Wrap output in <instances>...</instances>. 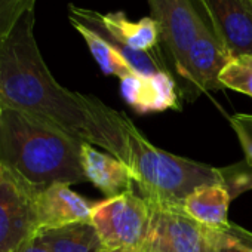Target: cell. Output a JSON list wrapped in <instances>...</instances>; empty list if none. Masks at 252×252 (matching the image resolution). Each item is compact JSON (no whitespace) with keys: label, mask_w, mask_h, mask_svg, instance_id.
I'll list each match as a JSON object with an SVG mask.
<instances>
[{"label":"cell","mask_w":252,"mask_h":252,"mask_svg":"<svg viewBox=\"0 0 252 252\" xmlns=\"http://www.w3.org/2000/svg\"><path fill=\"white\" fill-rule=\"evenodd\" d=\"M230 60L252 57V0H205Z\"/></svg>","instance_id":"9"},{"label":"cell","mask_w":252,"mask_h":252,"mask_svg":"<svg viewBox=\"0 0 252 252\" xmlns=\"http://www.w3.org/2000/svg\"><path fill=\"white\" fill-rule=\"evenodd\" d=\"M126 140V165L129 166L140 194L152 208H183L184 200L196 189L222 184L220 168L175 156L155 147L132 123L123 116Z\"/></svg>","instance_id":"3"},{"label":"cell","mask_w":252,"mask_h":252,"mask_svg":"<svg viewBox=\"0 0 252 252\" xmlns=\"http://www.w3.org/2000/svg\"><path fill=\"white\" fill-rule=\"evenodd\" d=\"M220 171L222 184L227 187L231 197H234L237 193L252 189V166L248 165L245 160L239 165L222 168Z\"/></svg>","instance_id":"18"},{"label":"cell","mask_w":252,"mask_h":252,"mask_svg":"<svg viewBox=\"0 0 252 252\" xmlns=\"http://www.w3.org/2000/svg\"><path fill=\"white\" fill-rule=\"evenodd\" d=\"M15 252H51L42 242L37 236L32 237L30 240H27L26 243H23Z\"/></svg>","instance_id":"22"},{"label":"cell","mask_w":252,"mask_h":252,"mask_svg":"<svg viewBox=\"0 0 252 252\" xmlns=\"http://www.w3.org/2000/svg\"><path fill=\"white\" fill-rule=\"evenodd\" d=\"M2 113H3V105H2V101H0V117H2Z\"/></svg>","instance_id":"25"},{"label":"cell","mask_w":252,"mask_h":252,"mask_svg":"<svg viewBox=\"0 0 252 252\" xmlns=\"http://www.w3.org/2000/svg\"><path fill=\"white\" fill-rule=\"evenodd\" d=\"M150 17L160 30V54L180 79L191 43L206 32H217L205 0H147Z\"/></svg>","instance_id":"4"},{"label":"cell","mask_w":252,"mask_h":252,"mask_svg":"<svg viewBox=\"0 0 252 252\" xmlns=\"http://www.w3.org/2000/svg\"><path fill=\"white\" fill-rule=\"evenodd\" d=\"M234 240V243L243 249L245 252H252V233L245 230L243 227L240 225H236L233 222H230L228 228L225 230Z\"/></svg>","instance_id":"20"},{"label":"cell","mask_w":252,"mask_h":252,"mask_svg":"<svg viewBox=\"0 0 252 252\" xmlns=\"http://www.w3.org/2000/svg\"><path fill=\"white\" fill-rule=\"evenodd\" d=\"M92 208L94 205L73 191L68 184H51L37 196L39 231L58 228L73 222L91 221Z\"/></svg>","instance_id":"10"},{"label":"cell","mask_w":252,"mask_h":252,"mask_svg":"<svg viewBox=\"0 0 252 252\" xmlns=\"http://www.w3.org/2000/svg\"><path fill=\"white\" fill-rule=\"evenodd\" d=\"M230 120V125H231V128L234 129L236 135H237V140L243 149V153H245V162L248 165L252 166V135L243 128L242 125H239L233 117H228Z\"/></svg>","instance_id":"19"},{"label":"cell","mask_w":252,"mask_h":252,"mask_svg":"<svg viewBox=\"0 0 252 252\" xmlns=\"http://www.w3.org/2000/svg\"><path fill=\"white\" fill-rule=\"evenodd\" d=\"M34 5L36 0H0V42L27 11L34 9Z\"/></svg>","instance_id":"17"},{"label":"cell","mask_w":252,"mask_h":252,"mask_svg":"<svg viewBox=\"0 0 252 252\" xmlns=\"http://www.w3.org/2000/svg\"><path fill=\"white\" fill-rule=\"evenodd\" d=\"M36 236L51 252H110L91 221L43 230Z\"/></svg>","instance_id":"14"},{"label":"cell","mask_w":252,"mask_h":252,"mask_svg":"<svg viewBox=\"0 0 252 252\" xmlns=\"http://www.w3.org/2000/svg\"><path fill=\"white\" fill-rule=\"evenodd\" d=\"M228 61L230 55L217 32H206L191 43L181 79L187 83L190 92L222 89L220 74Z\"/></svg>","instance_id":"8"},{"label":"cell","mask_w":252,"mask_h":252,"mask_svg":"<svg viewBox=\"0 0 252 252\" xmlns=\"http://www.w3.org/2000/svg\"><path fill=\"white\" fill-rule=\"evenodd\" d=\"M0 101L3 108L37 117L126 163L125 113L57 82L34 37V9L27 11L0 42Z\"/></svg>","instance_id":"1"},{"label":"cell","mask_w":252,"mask_h":252,"mask_svg":"<svg viewBox=\"0 0 252 252\" xmlns=\"http://www.w3.org/2000/svg\"><path fill=\"white\" fill-rule=\"evenodd\" d=\"M239 125H242L243 128L252 135V114H243V113H239V114H234L231 116Z\"/></svg>","instance_id":"23"},{"label":"cell","mask_w":252,"mask_h":252,"mask_svg":"<svg viewBox=\"0 0 252 252\" xmlns=\"http://www.w3.org/2000/svg\"><path fill=\"white\" fill-rule=\"evenodd\" d=\"M40 191L9 168L0 165V252H15L37 234Z\"/></svg>","instance_id":"6"},{"label":"cell","mask_w":252,"mask_h":252,"mask_svg":"<svg viewBox=\"0 0 252 252\" xmlns=\"http://www.w3.org/2000/svg\"><path fill=\"white\" fill-rule=\"evenodd\" d=\"M125 101L138 113H156L178 108L177 85L169 71L152 76L135 73L120 80Z\"/></svg>","instance_id":"11"},{"label":"cell","mask_w":252,"mask_h":252,"mask_svg":"<svg viewBox=\"0 0 252 252\" xmlns=\"http://www.w3.org/2000/svg\"><path fill=\"white\" fill-rule=\"evenodd\" d=\"M82 141L55 126L14 108L0 117V165L33 187L86 181L82 168Z\"/></svg>","instance_id":"2"},{"label":"cell","mask_w":252,"mask_h":252,"mask_svg":"<svg viewBox=\"0 0 252 252\" xmlns=\"http://www.w3.org/2000/svg\"><path fill=\"white\" fill-rule=\"evenodd\" d=\"M230 200L231 194L224 184H209L202 186L189 194L183 203V209L203 227L225 231L230 225Z\"/></svg>","instance_id":"13"},{"label":"cell","mask_w":252,"mask_h":252,"mask_svg":"<svg viewBox=\"0 0 252 252\" xmlns=\"http://www.w3.org/2000/svg\"><path fill=\"white\" fill-rule=\"evenodd\" d=\"M70 23L76 29V32L83 37L91 55L94 57V60L96 61V64L99 65L104 74L116 76L119 77V80H123L137 73L131 67V64L126 61V58L101 34H98L96 32L91 30L89 27L80 23L76 21H70Z\"/></svg>","instance_id":"15"},{"label":"cell","mask_w":252,"mask_h":252,"mask_svg":"<svg viewBox=\"0 0 252 252\" xmlns=\"http://www.w3.org/2000/svg\"><path fill=\"white\" fill-rule=\"evenodd\" d=\"M152 214V206L141 194L128 191L95 203L91 222L110 251L135 249L146 252Z\"/></svg>","instance_id":"5"},{"label":"cell","mask_w":252,"mask_h":252,"mask_svg":"<svg viewBox=\"0 0 252 252\" xmlns=\"http://www.w3.org/2000/svg\"><path fill=\"white\" fill-rule=\"evenodd\" d=\"M110 252H143V251H135V249H114Z\"/></svg>","instance_id":"24"},{"label":"cell","mask_w":252,"mask_h":252,"mask_svg":"<svg viewBox=\"0 0 252 252\" xmlns=\"http://www.w3.org/2000/svg\"><path fill=\"white\" fill-rule=\"evenodd\" d=\"M212 242H214V248H215L217 252H245L243 249H240L234 243L233 237L227 231L214 230Z\"/></svg>","instance_id":"21"},{"label":"cell","mask_w":252,"mask_h":252,"mask_svg":"<svg viewBox=\"0 0 252 252\" xmlns=\"http://www.w3.org/2000/svg\"><path fill=\"white\" fill-rule=\"evenodd\" d=\"M146 252H211L214 230L186 214L183 208H152Z\"/></svg>","instance_id":"7"},{"label":"cell","mask_w":252,"mask_h":252,"mask_svg":"<svg viewBox=\"0 0 252 252\" xmlns=\"http://www.w3.org/2000/svg\"><path fill=\"white\" fill-rule=\"evenodd\" d=\"M211 252H217V251H215V248H214V249H212V251H211Z\"/></svg>","instance_id":"26"},{"label":"cell","mask_w":252,"mask_h":252,"mask_svg":"<svg viewBox=\"0 0 252 252\" xmlns=\"http://www.w3.org/2000/svg\"><path fill=\"white\" fill-rule=\"evenodd\" d=\"M82 168L86 181H91L107 199L134 191L135 183L129 166L110 153L96 150L92 144H82Z\"/></svg>","instance_id":"12"},{"label":"cell","mask_w":252,"mask_h":252,"mask_svg":"<svg viewBox=\"0 0 252 252\" xmlns=\"http://www.w3.org/2000/svg\"><path fill=\"white\" fill-rule=\"evenodd\" d=\"M224 88L252 98V57L231 58L220 74Z\"/></svg>","instance_id":"16"}]
</instances>
